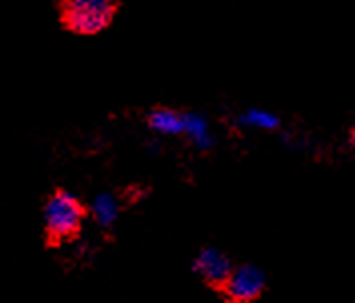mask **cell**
I'll return each instance as SVG.
<instances>
[{"label": "cell", "instance_id": "cell-1", "mask_svg": "<svg viewBox=\"0 0 355 303\" xmlns=\"http://www.w3.org/2000/svg\"><path fill=\"white\" fill-rule=\"evenodd\" d=\"M42 217L46 235L53 241H67L78 233L85 219V209L76 195L69 191H56L49 197Z\"/></svg>", "mask_w": 355, "mask_h": 303}, {"label": "cell", "instance_id": "cell-2", "mask_svg": "<svg viewBox=\"0 0 355 303\" xmlns=\"http://www.w3.org/2000/svg\"><path fill=\"white\" fill-rule=\"evenodd\" d=\"M116 0H62V20L78 35H94L111 24Z\"/></svg>", "mask_w": 355, "mask_h": 303}, {"label": "cell", "instance_id": "cell-3", "mask_svg": "<svg viewBox=\"0 0 355 303\" xmlns=\"http://www.w3.org/2000/svg\"><path fill=\"white\" fill-rule=\"evenodd\" d=\"M267 284L265 271L253 263H245L233 269L229 279L221 287L227 303H253L261 297Z\"/></svg>", "mask_w": 355, "mask_h": 303}, {"label": "cell", "instance_id": "cell-4", "mask_svg": "<svg viewBox=\"0 0 355 303\" xmlns=\"http://www.w3.org/2000/svg\"><path fill=\"white\" fill-rule=\"evenodd\" d=\"M233 261L229 259V255H225L221 249L217 247H207L203 249L195 261H193V271L211 287H223L225 282L229 279V275L233 273Z\"/></svg>", "mask_w": 355, "mask_h": 303}, {"label": "cell", "instance_id": "cell-5", "mask_svg": "<svg viewBox=\"0 0 355 303\" xmlns=\"http://www.w3.org/2000/svg\"><path fill=\"white\" fill-rule=\"evenodd\" d=\"M183 135L199 151H207V149H211L215 145V137L209 129L207 119L197 113L183 114Z\"/></svg>", "mask_w": 355, "mask_h": 303}, {"label": "cell", "instance_id": "cell-6", "mask_svg": "<svg viewBox=\"0 0 355 303\" xmlns=\"http://www.w3.org/2000/svg\"><path fill=\"white\" fill-rule=\"evenodd\" d=\"M121 213L119 199L112 193H98L91 203V217L98 227L109 229L116 223Z\"/></svg>", "mask_w": 355, "mask_h": 303}, {"label": "cell", "instance_id": "cell-7", "mask_svg": "<svg viewBox=\"0 0 355 303\" xmlns=\"http://www.w3.org/2000/svg\"><path fill=\"white\" fill-rule=\"evenodd\" d=\"M149 127L159 135H183V114L171 109H157L149 114Z\"/></svg>", "mask_w": 355, "mask_h": 303}, {"label": "cell", "instance_id": "cell-8", "mask_svg": "<svg viewBox=\"0 0 355 303\" xmlns=\"http://www.w3.org/2000/svg\"><path fill=\"white\" fill-rule=\"evenodd\" d=\"M239 125L243 127H251V129H259V131H273L279 127V116L265 109H247L239 121Z\"/></svg>", "mask_w": 355, "mask_h": 303}, {"label": "cell", "instance_id": "cell-9", "mask_svg": "<svg viewBox=\"0 0 355 303\" xmlns=\"http://www.w3.org/2000/svg\"><path fill=\"white\" fill-rule=\"evenodd\" d=\"M352 139H354V145H355V129H354V135H352Z\"/></svg>", "mask_w": 355, "mask_h": 303}]
</instances>
